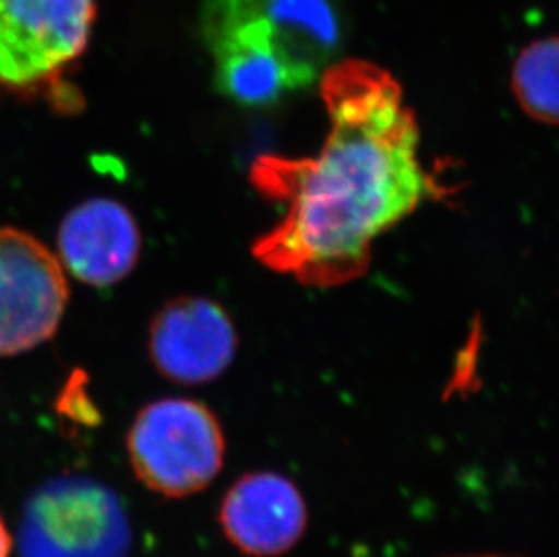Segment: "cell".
I'll use <instances>...</instances> for the list:
<instances>
[{"mask_svg": "<svg viewBox=\"0 0 559 557\" xmlns=\"http://www.w3.org/2000/svg\"><path fill=\"white\" fill-rule=\"evenodd\" d=\"M321 96L330 132L313 158L261 156L259 194L285 209L259 237V263L299 283L333 288L362 277L374 239L442 194L418 156L420 132L399 82L366 60L332 63Z\"/></svg>", "mask_w": 559, "mask_h": 557, "instance_id": "1", "label": "cell"}, {"mask_svg": "<svg viewBox=\"0 0 559 557\" xmlns=\"http://www.w3.org/2000/svg\"><path fill=\"white\" fill-rule=\"evenodd\" d=\"M454 557H507V556H495V554H486V556H454Z\"/></svg>", "mask_w": 559, "mask_h": 557, "instance_id": "12", "label": "cell"}, {"mask_svg": "<svg viewBox=\"0 0 559 557\" xmlns=\"http://www.w3.org/2000/svg\"><path fill=\"white\" fill-rule=\"evenodd\" d=\"M238 349L227 311L205 297H180L164 306L148 332V353L165 379L206 384L225 374Z\"/></svg>", "mask_w": 559, "mask_h": 557, "instance_id": "7", "label": "cell"}, {"mask_svg": "<svg viewBox=\"0 0 559 557\" xmlns=\"http://www.w3.org/2000/svg\"><path fill=\"white\" fill-rule=\"evenodd\" d=\"M68 297L60 259L26 232L0 226V355L29 352L51 339Z\"/></svg>", "mask_w": 559, "mask_h": 557, "instance_id": "6", "label": "cell"}, {"mask_svg": "<svg viewBox=\"0 0 559 557\" xmlns=\"http://www.w3.org/2000/svg\"><path fill=\"white\" fill-rule=\"evenodd\" d=\"M301 490L277 473L245 474L219 505V525L239 553L275 557L296 547L307 531Z\"/></svg>", "mask_w": 559, "mask_h": 557, "instance_id": "8", "label": "cell"}, {"mask_svg": "<svg viewBox=\"0 0 559 557\" xmlns=\"http://www.w3.org/2000/svg\"><path fill=\"white\" fill-rule=\"evenodd\" d=\"M201 35L216 90L263 109L316 84L343 49L344 19L335 0H206Z\"/></svg>", "mask_w": 559, "mask_h": 557, "instance_id": "2", "label": "cell"}, {"mask_svg": "<svg viewBox=\"0 0 559 557\" xmlns=\"http://www.w3.org/2000/svg\"><path fill=\"white\" fill-rule=\"evenodd\" d=\"M19 547L22 557H127L131 525L107 485L68 474L27 500Z\"/></svg>", "mask_w": 559, "mask_h": 557, "instance_id": "5", "label": "cell"}, {"mask_svg": "<svg viewBox=\"0 0 559 557\" xmlns=\"http://www.w3.org/2000/svg\"><path fill=\"white\" fill-rule=\"evenodd\" d=\"M13 540H11L10 531L5 526V521L0 515V557H10Z\"/></svg>", "mask_w": 559, "mask_h": 557, "instance_id": "11", "label": "cell"}, {"mask_svg": "<svg viewBox=\"0 0 559 557\" xmlns=\"http://www.w3.org/2000/svg\"><path fill=\"white\" fill-rule=\"evenodd\" d=\"M142 252L136 220L122 203L95 198L74 206L59 230V253L74 277L111 286L131 274Z\"/></svg>", "mask_w": 559, "mask_h": 557, "instance_id": "9", "label": "cell"}, {"mask_svg": "<svg viewBox=\"0 0 559 557\" xmlns=\"http://www.w3.org/2000/svg\"><path fill=\"white\" fill-rule=\"evenodd\" d=\"M512 91L531 118L559 126V37L523 49L512 69Z\"/></svg>", "mask_w": 559, "mask_h": 557, "instance_id": "10", "label": "cell"}, {"mask_svg": "<svg viewBox=\"0 0 559 557\" xmlns=\"http://www.w3.org/2000/svg\"><path fill=\"white\" fill-rule=\"evenodd\" d=\"M95 21L96 0H0V96L80 107L63 76L85 54Z\"/></svg>", "mask_w": 559, "mask_h": 557, "instance_id": "3", "label": "cell"}, {"mask_svg": "<svg viewBox=\"0 0 559 557\" xmlns=\"http://www.w3.org/2000/svg\"><path fill=\"white\" fill-rule=\"evenodd\" d=\"M127 454L147 489L165 498H187L206 489L222 471L225 435L205 404L156 400L132 422Z\"/></svg>", "mask_w": 559, "mask_h": 557, "instance_id": "4", "label": "cell"}]
</instances>
